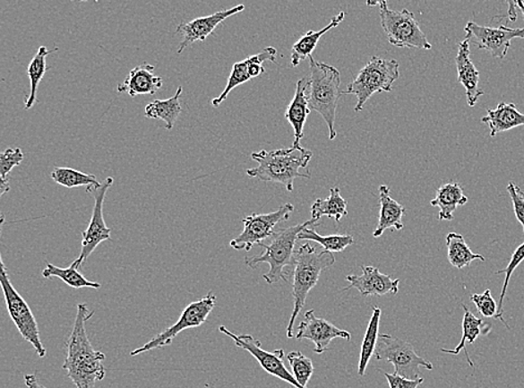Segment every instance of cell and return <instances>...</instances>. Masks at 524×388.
Returning a JSON list of instances; mask_svg holds the SVG:
<instances>
[{
  "label": "cell",
  "instance_id": "1",
  "mask_svg": "<svg viewBox=\"0 0 524 388\" xmlns=\"http://www.w3.org/2000/svg\"><path fill=\"white\" fill-rule=\"evenodd\" d=\"M93 315L94 311H90L87 305H78L74 326L66 344L63 369H65L76 388H94L97 382H101L107 374L103 365L106 355L94 349L85 327Z\"/></svg>",
  "mask_w": 524,
  "mask_h": 388
},
{
  "label": "cell",
  "instance_id": "2",
  "mask_svg": "<svg viewBox=\"0 0 524 388\" xmlns=\"http://www.w3.org/2000/svg\"><path fill=\"white\" fill-rule=\"evenodd\" d=\"M313 155V151L301 146L253 152L252 160L259 165L255 168L247 169L246 174L263 182L282 184L291 193L296 179L311 178L310 173L302 174L300 170L308 168Z\"/></svg>",
  "mask_w": 524,
  "mask_h": 388
},
{
  "label": "cell",
  "instance_id": "3",
  "mask_svg": "<svg viewBox=\"0 0 524 388\" xmlns=\"http://www.w3.org/2000/svg\"><path fill=\"white\" fill-rule=\"evenodd\" d=\"M320 227L319 220L311 219L295 227L275 229L273 236L269 238L270 243H260L264 254L257 256H247L245 264L248 268L256 269L262 263H268L270 270L263 275L266 283L274 284L279 281L288 282L286 268H293L295 264L296 245L299 240V234L306 228Z\"/></svg>",
  "mask_w": 524,
  "mask_h": 388
},
{
  "label": "cell",
  "instance_id": "4",
  "mask_svg": "<svg viewBox=\"0 0 524 388\" xmlns=\"http://www.w3.org/2000/svg\"><path fill=\"white\" fill-rule=\"evenodd\" d=\"M334 263L336 258L331 252L319 250L310 243H305L296 251L292 283L293 311L287 329V336L290 340L295 338L293 328L297 315L304 309L306 297L318 283L321 272Z\"/></svg>",
  "mask_w": 524,
  "mask_h": 388
},
{
  "label": "cell",
  "instance_id": "5",
  "mask_svg": "<svg viewBox=\"0 0 524 388\" xmlns=\"http://www.w3.org/2000/svg\"><path fill=\"white\" fill-rule=\"evenodd\" d=\"M309 61L310 109L318 112L322 116L329 128V139L333 140L337 137L334 124H336L338 102L343 96V92L340 91V72L327 63L315 61L313 56L309 58Z\"/></svg>",
  "mask_w": 524,
  "mask_h": 388
},
{
  "label": "cell",
  "instance_id": "6",
  "mask_svg": "<svg viewBox=\"0 0 524 388\" xmlns=\"http://www.w3.org/2000/svg\"><path fill=\"white\" fill-rule=\"evenodd\" d=\"M399 79V63L396 60H383L374 56L360 70L343 91L356 98V112L364 110L365 103L374 93L391 92L394 83Z\"/></svg>",
  "mask_w": 524,
  "mask_h": 388
},
{
  "label": "cell",
  "instance_id": "7",
  "mask_svg": "<svg viewBox=\"0 0 524 388\" xmlns=\"http://www.w3.org/2000/svg\"><path fill=\"white\" fill-rule=\"evenodd\" d=\"M381 22L388 42L397 47L432 49V44L418 24L417 17L408 9L392 11L387 2H378Z\"/></svg>",
  "mask_w": 524,
  "mask_h": 388
},
{
  "label": "cell",
  "instance_id": "8",
  "mask_svg": "<svg viewBox=\"0 0 524 388\" xmlns=\"http://www.w3.org/2000/svg\"><path fill=\"white\" fill-rule=\"evenodd\" d=\"M0 263H2V269H0V284H2L8 314L11 315L13 323H15L17 331L20 332L21 337L34 347L36 354L39 355V358H45L47 349H45L43 342L40 341L39 324L36 322L33 311H31L30 306L24 300V297L13 286L3 259L0 261Z\"/></svg>",
  "mask_w": 524,
  "mask_h": 388
},
{
  "label": "cell",
  "instance_id": "9",
  "mask_svg": "<svg viewBox=\"0 0 524 388\" xmlns=\"http://www.w3.org/2000/svg\"><path fill=\"white\" fill-rule=\"evenodd\" d=\"M377 360L390 362L395 368L394 374L408 380H419L420 368L432 371L433 364L419 356L412 344L391 335H379L374 351Z\"/></svg>",
  "mask_w": 524,
  "mask_h": 388
},
{
  "label": "cell",
  "instance_id": "10",
  "mask_svg": "<svg viewBox=\"0 0 524 388\" xmlns=\"http://www.w3.org/2000/svg\"><path fill=\"white\" fill-rule=\"evenodd\" d=\"M217 304V297L215 293L212 291L209 292L202 299L192 302L180 315V318L177 323L173 326L167 328L166 331L158 333L155 338H152L150 341H148L146 345L139 347V349L131 351L130 355L134 356L147 353L153 349H164V347L173 344L176 337L180 332L186 331V329L201 327L202 323L207 322L212 309L215 308Z\"/></svg>",
  "mask_w": 524,
  "mask_h": 388
},
{
  "label": "cell",
  "instance_id": "11",
  "mask_svg": "<svg viewBox=\"0 0 524 388\" xmlns=\"http://www.w3.org/2000/svg\"><path fill=\"white\" fill-rule=\"evenodd\" d=\"M293 211H295V206L287 203L272 213L247 216L242 220L243 232L230 241V247L236 251H251L255 245L259 246L260 243L269 240L273 236L275 227L290 219Z\"/></svg>",
  "mask_w": 524,
  "mask_h": 388
},
{
  "label": "cell",
  "instance_id": "12",
  "mask_svg": "<svg viewBox=\"0 0 524 388\" xmlns=\"http://www.w3.org/2000/svg\"><path fill=\"white\" fill-rule=\"evenodd\" d=\"M219 332L229 337L239 349L248 351L259 362L261 367L266 373L270 374V375L288 383V384L295 388H304L297 383L293 374L288 372L286 365H284L283 358L286 354H284L283 349H278L273 351V353H270V351L262 349L261 341L255 340L252 335H245V333L244 335H235V333L228 331L225 326H220Z\"/></svg>",
  "mask_w": 524,
  "mask_h": 388
},
{
  "label": "cell",
  "instance_id": "13",
  "mask_svg": "<svg viewBox=\"0 0 524 388\" xmlns=\"http://www.w3.org/2000/svg\"><path fill=\"white\" fill-rule=\"evenodd\" d=\"M464 30L469 42L500 60L507 56L512 39H524V29L481 26L474 22H468Z\"/></svg>",
  "mask_w": 524,
  "mask_h": 388
},
{
  "label": "cell",
  "instance_id": "14",
  "mask_svg": "<svg viewBox=\"0 0 524 388\" xmlns=\"http://www.w3.org/2000/svg\"><path fill=\"white\" fill-rule=\"evenodd\" d=\"M113 182L115 180L112 177H107L102 183L101 187L88 192L93 194L94 207L89 227L82 233V250H81L79 258L76 259L81 264H83V262L91 256L102 242L111 240V229L107 227L105 218H103V203H105L107 193Z\"/></svg>",
  "mask_w": 524,
  "mask_h": 388
},
{
  "label": "cell",
  "instance_id": "15",
  "mask_svg": "<svg viewBox=\"0 0 524 388\" xmlns=\"http://www.w3.org/2000/svg\"><path fill=\"white\" fill-rule=\"evenodd\" d=\"M277 48L266 47L263 51L255 54V56L247 57L246 60L235 63L228 80V85H226V88L224 89V91L220 93V96L215 98L214 100L211 101L212 107L219 108L221 103L228 99L229 93L232 92L235 88L248 82L251 79L257 78V76L263 74L265 72L263 63L266 61L275 63L277 62Z\"/></svg>",
  "mask_w": 524,
  "mask_h": 388
},
{
  "label": "cell",
  "instance_id": "16",
  "mask_svg": "<svg viewBox=\"0 0 524 388\" xmlns=\"http://www.w3.org/2000/svg\"><path fill=\"white\" fill-rule=\"evenodd\" d=\"M296 341H311L314 342V353L322 354L330 349V344L336 338H342L349 341L351 335L349 332L342 331L334 326L328 320L315 317L314 310L306 311L305 320L297 328Z\"/></svg>",
  "mask_w": 524,
  "mask_h": 388
},
{
  "label": "cell",
  "instance_id": "17",
  "mask_svg": "<svg viewBox=\"0 0 524 388\" xmlns=\"http://www.w3.org/2000/svg\"><path fill=\"white\" fill-rule=\"evenodd\" d=\"M245 9L244 4H237L233 8L225 9V11L211 13L210 16L198 17L188 22H182L176 30V34L183 36V40L179 44L177 53H183L185 49L191 47L197 40H206L207 38L228 18L236 15Z\"/></svg>",
  "mask_w": 524,
  "mask_h": 388
},
{
  "label": "cell",
  "instance_id": "18",
  "mask_svg": "<svg viewBox=\"0 0 524 388\" xmlns=\"http://www.w3.org/2000/svg\"><path fill=\"white\" fill-rule=\"evenodd\" d=\"M363 274L347 275V281L349 287L343 289L342 291L350 290L351 288L356 289L361 296H386L387 293L397 295L399 291V279H392L391 275L383 274L374 266H361Z\"/></svg>",
  "mask_w": 524,
  "mask_h": 388
},
{
  "label": "cell",
  "instance_id": "19",
  "mask_svg": "<svg viewBox=\"0 0 524 388\" xmlns=\"http://www.w3.org/2000/svg\"><path fill=\"white\" fill-rule=\"evenodd\" d=\"M456 69H458L459 82L463 85L467 92L468 105L476 107L482 96H485L478 82H480V71L474 65L471 60V42L465 39L459 44L458 56L455 58Z\"/></svg>",
  "mask_w": 524,
  "mask_h": 388
},
{
  "label": "cell",
  "instance_id": "20",
  "mask_svg": "<svg viewBox=\"0 0 524 388\" xmlns=\"http://www.w3.org/2000/svg\"><path fill=\"white\" fill-rule=\"evenodd\" d=\"M155 66L144 62L142 65L135 66L129 72L124 82L117 85L116 91L119 93H128L131 98L149 94L153 96L162 88V79L160 76L153 74Z\"/></svg>",
  "mask_w": 524,
  "mask_h": 388
},
{
  "label": "cell",
  "instance_id": "21",
  "mask_svg": "<svg viewBox=\"0 0 524 388\" xmlns=\"http://www.w3.org/2000/svg\"><path fill=\"white\" fill-rule=\"evenodd\" d=\"M309 115V78L305 76L297 81L295 97H293L286 115H284L295 130L293 146H300L301 139L304 138L305 125Z\"/></svg>",
  "mask_w": 524,
  "mask_h": 388
},
{
  "label": "cell",
  "instance_id": "22",
  "mask_svg": "<svg viewBox=\"0 0 524 388\" xmlns=\"http://www.w3.org/2000/svg\"><path fill=\"white\" fill-rule=\"evenodd\" d=\"M379 202H381V214L374 237H381L386 229L401 231L404 228L403 218L406 213L404 205L399 204L391 196V189L386 185L379 188Z\"/></svg>",
  "mask_w": 524,
  "mask_h": 388
},
{
  "label": "cell",
  "instance_id": "23",
  "mask_svg": "<svg viewBox=\"0 0 524 388\" xmlns=\"http://www.w3.org/2000/svg\"><path fill=\"white\" fill-rule=\"evenodd\" d=\"M482 123L489 125L491 137L524 125V115L519 112L513 103H500L495 109H487Z\"/></svg>",
  "mask_w": 524,
  "mask_h": 388
},
{
  "label": "cell",
  "instance_id": "24",
  "mask_svg": "<svg viewBox=\"0 0 524 388\" xmlns=\"http://www.w3.org/2000/svg\"><path fill=\"white\" fill-rule=\"evenodd\" d=\"M462 308L464 309L462 340L454 349H442V353L459 355L460 351L464 350L469 366L474 367V363L469 358L467 345H472L478 337L487 335L491 332L492 324L485 323L483 319L477 318L464 304H462Z\"/></svg>",
  "mask_w": 524,
  "mask_h": 388
},
{
  "label": "cell",
  "instance_id": "25",
  "mask_svg": "<svg viewBox=\"0 0 524 388\" xmlns=\"http://www.w3.org/2000/svg\"><path fill=\"white\" fill-rule=\"evenodd\" d=\"M468 198L465 195L459 183H447L437 189L436 196L431 201L433 207L440 210L438 220H451L459 206L467 204Z\"/></svg>",
  "mask_w": 524,
  "mask_h": 388
},
{
  "label": "cell",
  "instance_id": "26",
  "mask_svg": "<svg viewBox=\"0 0 524 388\" xmlns=\"http://www.w3.org/2000/svg\"><path fill=\"white\" fill-rule=\"evenodd\" d=\"M346 13L340 12L338 15L333 16L331 22L322 30H310L308 33L302 36L297 42L293 45L291 49V65L293 67H296L302 61L306 60L313 56V53L318 45L319 40L324 34H327L330 30L337 27L343 20H345Z\"/></svg>",
  "mask_w": 524,
  "mask_h": 388
},
{
  "label": "cell",
  "instance_id": "27",
  "mask_svg": "<svg viewBox=\"0 0 524 388\" xmlns=\"http://www.w3.org/2000/svg\"><path fill=\"white\" fill-rule=\"evenodd\" d=\"M183 94V87L179 85L177 92L174 97L166 99V100H156L149 103L144 109V115L149 119H158L165 121L166 129L173 130L176 121L182 115L183 108L180 105V97Z\"/></svg>",
  "mask_w": 524,
  "mask_h": 388
},
{
  "label": "cell",
  "instance_id": "28",
  "mask_svg": "<svg viewBox=\"0 0 524 388\" xmlns=\"http://www.w3.org/2000/svg\"><path fill=\"white\" fill-rule=\"evenodd\" d=\"M57 51L58 48H54L49 51V49L43 45V47L39 48L38 53L35 54L33 60L30 62L26 73L29 75L30 81V91L29 96L25 99V110H30L35 103L38 102L39 85L42 82L47 71L49 70V67L47 65V58L49 54Z\"/></svg>",
  "mask_w": 524,
  "mask_h": 388
},
{
  "label": "cell",
  "instance_id": "29",
  "mask_svg": "<svg viewBox=\"0 0 524 388\" xmlns=\"http://www.w3.org/2000/svg\"><path fill=\"white\" fill-rule=\"evenodd\" d=\"M81 265L82 264H81L78 260H75L73 263L67 266V268H61V266L48 263L47 268L43 270L42 275L45 279H60L63 282L66 283L67 286L74 289H100L101 283L90 281V280L85 278L84 275L80 272L79 269L81 268Z\"/></svg>",
  "mask_w": 524,
  "mask_h": 388
},
{
  "label": "cell",
  "instance_id": "30",
  "mask_svg": "<svg viewBox=\"0 0 524 388\" xmlns=\"http://www.w3.org/2000/svg\"><path fill=\"white\" fill-rule=\"evenodd\" d=\"M347 201L341 196L340 188L333 187L330 189V195L325 200H315L311 207V215L313 219L320 220L323 216L336 220L340 222L343 216L348 215Z\"/></svg>",
  "mask_w": 524,
  "mask_h": 388
},
{
  "label": "cell",
  "instance_id": "31",
  "mask_svg": "<svg viewBox=\"0 0 524 388\" xmlns=\"http://www.w3.org/2000/svg\"><path fill=\"white\" fill-rule=\"evenodd\" d=\"M447 258L454 268L462 270L473 261H485V256L473 254L463 236L459 233H449L446 237Z\"/></svg>",
  "mask_w": 524,
  "mask_h": 388
},
{
  "label": "cell",
  "instance_id": "32",
  "mask_svg": "<svg viewBox=\"0 0 524 388\" xmlns=\"http://www.w3.org/2000/svg\"><path fill=\"white\" fill-rule=\"evenodd\" d=\"M382 309L378 306H373V315L370 318L367 331H365L358 366V375L365 376L370 359H372L374 351L377 349L379 338V324H381Z\"/></svg>",
  "mask_w": 524,
  "mask_h": 388
},
{
  "label": "cell",
  "instance_id": "33",
  "mask_svg": "<svg viewBox=\"0 0 524 388\" xmlns=\"http://www.w3.org/2000/svg\"><path fill=\"white\" fill-rule=\"evenodd\" d=\"M51 177L54 182L66 188H75L87 186V193L101 187L102 183H99L96 176L85 174L82 171L66 168V167H56L53 169Z\"/></svg>",
  "mask_w": 524,
  "mask_h": 388
},
{
  "label": "cell",
  "instance_id": "34",
  "mask_svg": "<svg viewBox=\"0 0 524 388\" xmlns=\"http://www.w3.org/2000/svg\"><path fill=\"white\" fill-rule=\"evenodd\" d=\"M297 238L302 241L316 242L323 247L324 251L331 252V254L345 251L348 246L354 245L355 242L354 237L351 236H320L314 228H305Z\"/></svg>",
  "mask_w": 524,
  "mask_h": 388
},
{
  "label": "cell",
  "instance_id": "35",
  "mask_svg": "<svg viewBox=\"0 0 524 388\" xmlns=\"http://www.w3.org/2000/svg\"><path fill=\"white\" fill-rule=\"evenodd\" d=\"M288 362L290 364L293 376L304 388H308V383L314 373L313 360L306 358L301 351H292L288 355Z\"/></svg>",
  "mask_w": 524,
  "mask_h": 388
},
{
  "label": "cell",
  "instance_id": "36",
  "mask_svg": "<svg viewBox=\"0 0 524 388\" xmlns=\"http://www.w3.org/2000/svg\"><path fill=\"white\" fill-rule=\"evenodd\" d=\"M22 160H24V153H22L21 148H8L0 155V179H2L0 195H4L11 189L8 175L11 174L13 167L21 164Z\"/></svg>",
  "mask_w": 524,
  "mask_h": 388
},
{
  "label": "cell",
  "instance_id": "37",
  "mask_svg": "<svg viewBox=\"0 0 524 388\" xmlns=\"http://www.w3.org/2000/svg\"><path fill=\"white\" fill-rule=\"evenodd\" d=\"M523 261H524V242L522 243V245L518 247V249L516 251H514L512 258H511V260H510L507 268H505L504 270L496 271V272H495V274H503V273L505 274L504 282H503V292H501L498 306H499L500 320H501V322H503L504 323V326L507 327L508 329H510L509 324L507 323V322H505V320L503 318L504 299H505V296H507L510 279H511L512 273L514 272V271H516L518 266L522 263Z\"/></svg>",
  "mask_w": 524,
  "mask_h": 388
},
{
  "label": "cell",
  "instance_id": "38",
  "mask_svg": "<svg viewBox=\"0 0 524 388\" xmlns=\"http://www.w3.org/2000/svg\"><path fill=\"white\" fill-rule=\"evenodd\" d=\"M469 299L476 305L478 313L485 318H495L499 317V306L496 304L490 289H487L483 293H473Z\"/></svg>",
  "mask_w": 524,
  "mask_h": 388
},
{
  "label": "cell",
  "instance_id": "39",
  "mask_svg": "<svg viewBox=\"0 0 524 388\" xmlns=\"http://www.w3.org/2000/svg\"><path fill=\"white\" fill-rule=\"evenodd\" d=\"M507 189L512 200L514 214L522 225L524 234V193L518 185L513 183H510Z\"/></svg>",
  "mask_w": 524,
  "mask_h": 388
},
{
  "label": "cell",
  "instance_id": "40",
  "mask_svg": "<svg viewBox=\"0 0 524 388\" xmlns=\"http://www.w3.org/2000/svg\"><path fill=\"white\" fill-rule=\"evenodd\" d=\"M383 376L387 378L388 383H390L391 388H418L419 385H422L424 383V378H419V380H408V378L401 377L397 375V374H388L383 373Z\"/></svg>",
  "mask_w": 524,
  "mask_h": 388
},
{
  "label": "cell",
  "instance_id": "41",
  "mask_svg": "<svg viewBox=\"0 0 524 388\" xmlns=\"http://www.w3.org/2000/svg\"><path fill=\"white\" fill-rule=\"evenodd\" d=\"M24 382L27 388H47L43 384H40L39 377L35 374H29L24 376Z\"/></svg>",
  "mask_w": 524,
  "mask_h": 388
},
{
  "label": "cell",
  "instance_id": "42",
  "mask_svg": "<svg viewBox=\"0 0 524 388\" xmlns=\"http://www.w3.org/2000/svg\"><path fill=\"white\" fill-rule=\"evenodd\" d=\"M509 17L510 21L516 22L518 20V4L517 2H509Z\"/></svg>",
  "mask_w": 524,
  "mask_h": 388
},
{
  "label": "cell",
  "instance_id": "43",
  "mask_svg": "<svg viewBox=\"0 0 524 388\" xmlns=\"http://www.w3.org/2000/svg\"><path fill=\"white\" fill-rule=\"evenodd\" d=\"M518 7L519 9H520L522 15L524 17V3L520 2V0H519V2H517Z\"/></svg>",
  "mask_w": 524,
  "mask_h": 388
}]
</instances>
